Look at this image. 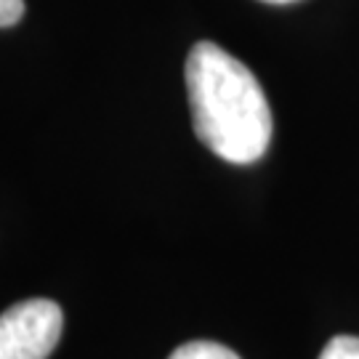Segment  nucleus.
Returning a JSON list of instances; mask_svg holds the SVG:
<instances>
[{
  "instance_id": "1",
  "label": "nucleus",
  "mask_w": 359,
  "mask_h": 359,
  "mask_svg": "<svg viewBox=\"0 0 359 359\" xmlns=\"http://www.w3.org/2000/svg\"><path fill=\"white\" fill-rule=\"evenodd\" d=\"M184 77L197 139L234 165L261 160L271 144L274 120L258 77L210 40L192 46Z\"/></svg>"
},
{
  "instance_id": "2",
  "label": "nucleus",
  "mask_w": 359,
  "mask_h": 359,
  "mask_svg": "<svg viewBox=\"0 0 359 359\" xmlns=\"http://www.w3.org/2000/svg\"><path fill=\"white\" fill-rule=\"evenodd\" d=\"M62 306L29 298L0 314V359H48L62 338Z\"/></svg>"
},
{
  "instance_id": "3",
  "label": "nucleus",
  "mask_w": 359,
  "mask_h": 359,
  "mask_svg": "<svg viewBox=\"0 0 359 359\" xmlns=\"http://www.w3.org/2000/svg\"><path fill=\"white\" fill-rule=\"evenodd\" d=\"M168 359H240V357L229 346H221V344H213V341H192V344L179 346Z\"/></svg>"
},
{
  "instance_id": "4",
  "label": "nucleus",
  "mask_w": 359,
  "mask_h": 359,
  "mask_svg": "<svg viewBox=\"0 0 359 359\" xmlns=\"http://www.w3.org/2000/svg\"><path fill=\"white\" fill-rule=\"evenodd\" d=\"M320 359H359V338L357 335H335L322 348Z\"/></svg>"
},
{
  "instance_id": "5",
  "label": "nucleus",
  "mask_w": 359,
  "mask_h": 359,
  "mask_svg": "<svg viewBox=\"0 0 359 359\" xmlns=\"http://www.w3.org/2000/svg\"><path fill=\"white\" fill-rule=\"evenodd\" d=\"M25 16V0H0V27H13Z\"/></svg>"
},
{
  "instance_id": "6",
  "label": "nucleus",
  "mask_w": 359,
  "mask_h": 359,
  "mask_svg": "<svg viewBox=\"0 0 359 359\" xmlns=\"http://www.w3.org/2000/svg\"><path fill=\"white\" fill-rule=\"evenodd\" d=\"M261 3H271V6H285V3H295V0H261Z\"/></svg>"
}]
</instances>
